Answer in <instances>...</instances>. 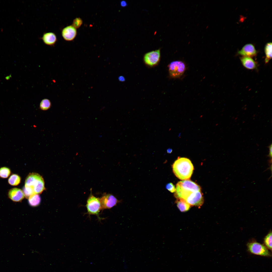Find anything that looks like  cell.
Masks as SVG:
<instances>
[{
    "label": "cell",
    "mask_w": 272,
    "mask_h": 272,
    "mask_svg": "<svg viewBox=\"0 0 272 272\" xmlns=\"http://www.w3.org/2000/svg\"><path fill=\"white\" fill-rule=\"evenodd\" d=\"M172 167L175 176L183 180L189 179L194 169L191 161L185 157H178L173 163Z\"/></svg>",
    "instance_id": "cell-1"
},
{
    "label": "cell",
    "mask_w": 272,
    "mask_h": 272,
    "mask_svg": "<svg viewBox=\"0 0 272 272\" xmlns=\"http://www.w3.org/2000/svg\"><path fill=\"white\" fill-rule=\"evenodd\" d=\"M201 190L200 186L195 182L189 180H183L177 184L174 196L177 199L185 200L191 193Z\"/></svg>",
    "instance_id": "cell-2"
},
{
    "label": "cell",
    "mask_w": 272,
    "mask_h": 272,
    "mask_svg": "<svg viewBox=\"0 0 272 272\" xmlns=\"http://www.w3.org/2000/svg\"><path fill=\"white\" fill-rule=\"evenodd\" d=\"M25 186L30 187L35 194H38L42 193L45 189L43 178L35 173L30 174L27 176L25 180Z\"/></svg>",
    "instance_id": "cell-3"
},
{
    "label": "cell",
    "mask_w": 272,
    "mask_h": 272,
    "mask_svg": "<svg viewBox=\"0 0 272 272\" xmlns=\"http://www.w3.org/2000/svg\"><path fill=\"white\" fill-rule=\"evenodd\" d=\"M85 206L87 210L86 214H88L89 216L91 215H95L97 216L99 221L103 219L99 216L100 212L101 210L100 198L93 195L91 191L87 199Z\"/></svg>",
    "instance_id": "cell-4"
},
{
    "label": "cell",
    "mask_w": 272,
    "mask_h": 272,
    "mask_svg": "<svg viewBox=\"0 0 272 272\" xmlns=\"http://www.w3.org/2000/svg\"><path fill=\"white\" fill-rule=\"evenodd\" d=\"M247 246L248 251L252 254L266 257L271 256V253L264 245L256 241L248 242Z\"/></svg>",
    "instance_id": "cell-5"
},
{
    "label": "cell",
    "mask_w": 272,
    "mask_h": 272,
    "mask_svg": "<svg viewBox=\"0 0 272 272\" xmlns=\"http://www.w3.org/2000/svg\"><path fill=\"white\" fill-rule=\"evenodd\" d=\"M170 76L173 78H178L184 73L186 70L184 63L180 61H175L171 62L168 65Z\"/></svg>",
    "instance_id": "cell-6"
},
{
    "label": "cell",
    "mask_w": 272,
    "mask_h": 272,
    "mask_svg": "<svg viewBox=\"0 0 272 272\" xmlns=\"http://www.w3.org/2000/svg\"><path fill=\"white\" fill-rule=\"evenodd\" d=\"M160 58V49H158L146 53L144 56L143 60L146 65L152 67L158 63Z\"/></svg>",
    "instance_id": "cell-7"
},
{
    "label": "cell",
    "mask_w": 272,
    "mask_h": 272,
    "mask_svg": "<svg viewBox=\"0 0 272 272\" xmlns=\"http://www.w3.org/2000/svg\"><path fill=\"white\" fill-rule=\"evenodd\" d=\"M100 199L102 210L110 209L120 201L113 195L109 193H104Z\"/></svg>",
    "instance_id": "cell-8"
},
{
    "label": "cell",
    "mask_w": 272,
    "mask_h": 272,
    "mask_svg": "<svg viewBox=\"0 0 272 272\" xmlns=\"http://www.w3.org/2000/svg\"><path fill=\"white\" fill-rule=\"evenodd\" d=\"M185 201L191 206L200 208L203 203V197L201 191L192 193Z\"/></svg>",
    "instance_id": "cell-9"
},
{
    "label": "cell",
    "mask_w": 272,
    "mask_h": 272,
    "mask_svg": "<svg viewBox=\"0 0 272 272\" xmlns=\"http://www.w3.org/2000/svg\"><path fill=\"white\" fill-rule=\"evenodd\" d=\"M76 28L72 25H69L64 28L62 30L61 35L65 40L70 41L73 40L77 35Z\"/></svg>",
    "instance_id": "cell-10"
},
{
    "label": "cell",
    "mask_w": 272,
    "mask_h": 272,
    "mask_svg": "<svg viewBox=\"0 0 272 272\" xmlns=\"http://www.w3.org/2000/svg\"><path fill=\"white\" fill-rule=\"evenodd\" d=\"M257 53V51L254 46L251 44L245 45L238 52V54L243 56L251 57L256 56Z\"/></svg>",
    "instance_id": "cell-11"
},
{
    "label": "cell",
    "mask_w": 272,
    "mask_h": 272,
    "mask_svg": "<svg viewBox=\"0 0 272 272\" xmlns=\"http://www.w3.org/2000/svg\"><path fill=\"white\" fill-rule=\"evenodd\" d=\"M8 196L13 201L19 202L24 198L25 196L22 190L18 188H14L11 189L9 191Z\"/></svg>",
    "instance_id": "cell-12"
},
{
    "label": "cell",
    "mask_w": 272,
    "mask_h": 272,
    "mask_svg": "<svg viewBox=\"0 0 272 272\" xmlns=\"http://www.w3.org/2000/svg\"><path fill=\"white\" fill-rule=\"evenodd\" d=\"M243 65L246 68L249 70H254L257 69L258 65L256 62L251 57L243 56L240 58Z\"/></svg>",
    "instance_id": "cell-13"
},
{
    "label": "cell",
    "mask_w": 272,
    "mask_h": 272,
    "mask_svg": "<svg viewBox=\"0 0 272 272\" xmlns=\"http://www.w3.org/2000/svg\"><path fill=\"white\" fill-rule=\"evenodd\" d=\"M41 39L45 44L50 46L54 45L57 40L56 35L52 32L44 33Z\"/></svg>",
    "instance_id": "cell-14"
},
{
    "label": "cell",
    "mask_w": 272,
    "mask_h": 272,
    "mask_svg": "<svg viewBox=\"0 0 272 272\" xmlns=\"http://www.w3.org/2000/svg\"><path fill=\"white\" fill-rule=\"evenodd\" d=\"M176 203L178 208L181 212L187 211L191 207V206L183 199H177Z\"/></svg>",
    "instance_id": "cell-15"
},
{
    "label": "cell",
    "mask_w": 272,
    "mask_h": 272,
    "mask_svg": "<svg viewBox=\"0 0 272 272\" xmlns=\"http://www.w3.org/2000/svg\"><path fill=\"white\" fill-rule=\"evenodd\" d=\"M264 51L265 55V63H268L272 58V43H267L264 48Z\"/></svg>",
    "instance_id": "cell-16"
},
{
    "label": "cell",
    "mask_w": 272,
    "mask_h": 272,
    "mask_svg": "<svg viewBox=\"0 0 272 272\" xmlns=\"http://www.w3.org/2000/svg\"><path fill=\"white\" fill-rule=\"evenodd\" d=\"M21 180V178L17 174H13L8 179V183L11 185L16 186L20 183Z\"/></svg>",
    "instance_id": "cell-17"
},
{
    "label": "cell",
    "mask_w": 272,
    "mask_h": 272,
    "mask_svg": "<svg viewBox=\"0 0 272 272\" xmlns=\"http://www.w3.org/2000/svg\"><path fill=\"white\" fill-rule=\"evenodd\" d=\"M41 201L40 197L38 194H35L28 198V202L30 205L35 206L38 205Z\"/></svg>",
    "instance_id": "cell-18"
},
{
    "label": "cell",
    "mask_w": 272,
    "mask_h": 272,
    "mask_svg": "<svg viewBox=\"0 0 272 272\" xmlns=\"http://www.w3.org/2000/svg\"><path fill=\"white\" fill-rule=\"evenodd\" d=\"M264 245L268 249L272 250V232H270L265 237L264 240Z\"/></svg>",
    "instance_id": "cell-19"
},
{
    "label": "cell",
    "mask_w": 272,
    "mask_h": 272,
    "mask_svg": "<svg viewBox=\"0 0 272 272\" xmlns=\"http://www.w3.org/2000/svg\"><path fill=\"white\" fill-rule=\"evenodd\" d=\"M51 106V103L50 101L47 99H44L41 102L40 108L41 110L46 111L49 109Z\"/></svg>",
    "instance_id": "cell-20"
},
{
    "label": "cell",
    "mask_w": 272,
    "mask_h": 272,
    "mask_svg": "<svg viewBox=\"0 0 272 272\" xmlns=\"http://www.w3.org/2000/svg\"><path fill=\"white\" fill-rule=\"evenodd\" d=\"M11 174V171L9 168L6 167H2L0 168V177L3 178H7Z\"/></svg>",
    "instance_id": "cell-21"
},
{
    "label": "cell",
    "mask_w": 272,
    "mask_h": 272,
    "mask_svg": "<svg viewBox=\"0 0 272 272\" xmlns=\"http://www.w3.org/2000/svg\"><path fill=\"white\" fill-rule=\"evenodd\" d=\"M22 191L25 196L26 198H28L31 195L35 194L31 188L25 186L23 188Z\"/></svg>",
    "instance_id": "cell-22"
},
{
    "label": "cell",
    "mask_w": 272,
    "mask_h": 272,
    "mask_svg": "<svg viewBox=\"0 0 272 272\" xmlns=\"http://www.w3.org/2000/svg\"><path fill=\"white\" fill-rule=\"evenodd\" d=\"M82 22V20L81 18H77L74 20L72 25L76 28H78L81 26Z\"/></svg>",
    "instance_id": "cell-23"
},
{
    "label": "cell",
    "mask_w": 272,
    "mask_h": 272,
    "mask_svg": "<svg viewBox=\"0 0 272 272\" xmlns=\"http://www.w3.org/2000/svg\"><path fill=\"white\" fill-rule=\"evenodd\" d=\"M165 188L171 192L173 193L175 191V187L172 183H170L167 184L166 185Z\"/></svg>",
    "instance_id": "cell-24"
},
{
    "label": "cell",
    "mask_w": 272,
    "mask_h": 272,
    "mask_svg": "<svg viewBox=\"0 0 272 272\" xmlns=\"http://www.w3.org/2000/svg\"><path fill=\"white\" fill-rule=\"evenodd\" d=\"M272 144H271L268 147L269 149V153L268 155V156L270 158H271L272 157Z\"/></svg>",
    "instance_id": "cell-25"
},
{
    "label": "cell",
    "mask_w": 272,
    "mask_h": 272,
    "mask_svg": "<svg viewBox=\"0 0 272 272\" xmlns=\"http://www.w3.org/2000/svg\"><path fill=\"white\" fill-rule=\"evenodd\" d=\"M118 79L119 81L121 82H124L125 80L124 77L122 76H121L119 77Z\"/></svg>",
    "instance_id": "cell-26"
},
{
    "label": "cell",
    "mask_w": 272,
    "mask_h": 272,
    "mask_svg": "<svg viewBox=\"0 0 272 272\" xmlns=\"http://www.w3.org/2000/svg\"><path fill=\"white\" fill-rule=\"evenodd\" d=\"M121 6L122 7H125L127 5V3L126 2L124 1H122L121 2Z\"/></svg>",
    "instance_id": "cell-27"
},
{
    "label": "cell",
    "mask_w": 272,
    "mask_h": 272,
    "mask_svg": "<svg viewBox=\"0 0 272 272\" xmlns=\"http://www.w3.org/2000/svg\"><path fill=\"white\" fill-rule=\"evenodd\" d=\"M172 149L170 148H169L167 149V152L168 153H172Z\"/></svg>",
    "instance_id": "cell-28"
},
{
    "label": "cell",
    "mask_w": 272,
    "mask_h": 272,
    "mask_svg": "<svg viewBox=\"0 0 272 272\" xmlns=\"http://www.w3.org/2000/svg\"><path fill=\"white\" fill-rule=\"evenodd\" d=\"M11 76V75H10L9 76H8L6 77V80H9L10 78V77H11V76Z\"/></svg>",
    "instance_id": "cell-29"
}]
</instances>
